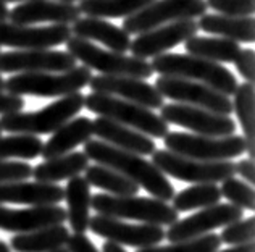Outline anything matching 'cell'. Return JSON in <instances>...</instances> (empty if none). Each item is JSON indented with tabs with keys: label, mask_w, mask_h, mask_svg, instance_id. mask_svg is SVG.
Listing matches in <instances>:
<instances>
[{
	"label": "cell",
	"mask_w": 255,
	"mask_h": 252,
	"mask_svg": "<svg viewBox=\"0 0 255 252\" xmlns=\"http://www.w3.org/2000/svg\"><path fill=\"white\" fill-rule=\"evenodd\" d=\"M5 3H11V2H28V0H2ZM57 2H68V3H75L78 0H57Z\"/></svg>",
	"instance_id": "47"
},
{
	"label": "cell",
	"mask_w": 255,
	"mask_h": 252,
	"mask_svg": "<svg viewBox=\"0 0 255 252\" xmlns=\"http://www.w3.org/2000/svg\"><path fill=\"white\" fill-rule=\"evenodd\" d=\"M66 44V52L81 62L89 70H97L105 76H129L137 79H147L153 75L150 62L137 57H128L113 50L100 49L91 41L81 37H70Z\"/></svg>",
	"instance_id": "7"
},
{
	"label": "cell",
	"mask_w": 255,
	"mask_h": 252,
	"mask_svg": "<svg viewBox=\"0 0 255 252\" xmlns=\"http://www.w3.org/2000/svg\"><path fill=\"white\" fill-rule=\"evenodd\" d=\"M254 230H255L254 217L241 218L238 222L226 225L225 230L221 231L220 240H221V243H226L228 246L251 244V243H254Z\"/></svg>",
	"instance_id": "37"
},
{
	"label": "cell",
	"mask_w": 255,
	"mask_h": 252,
	"mask_svg": "<svg viewBox=\"0 0 255 252\" xmlns=\"http://www.w3.org/2000/svg\"><path fill=\"white\" fill-rule=\"evenodd\" d=\"M0 136H2V128H0Z\"/></svg>",
	"instance_id": "51"
},
{
	"label": "cell",
	"mask_w": 255,
	"mask_h": 252,
	"mask_svg": "<svg viewBox=\"0 0 255 252\" xmlns=\"http://www.w3.org/2000/svg\"><path fill=\"white\" fill-rule=\"evenodd\" d=\"M243 209L231 204H215L210 207L200 209L197 214H192L184 220H178L170 225L165 231V240L171 243L194 240V238L204 236L210 231L226 227L233 222H238L243 218Z\"/></svg>",
	"instance_id": "15"
},
{
	"label": "cell",
	"mask_w": 255,
	"mask_h": 252,
	"mask_svg": "<svg viewBox=\"0 0 255 252\" xmlns=\"http://www.w3.org/2000/svg\"><path fill=\"white\" fill-rule=\"evenodd\" d=\"M70 238L68 227L53 225L29 233H18L10 240V249L15 252H50L53 249L65 248Z\"/></svg>",
	"instance_id": "28"
},
{
	"label": "cell",
	"mask_w": 255,
	"mask_h": 252,
	"mask_svg": "<svg viewBox=\"0 0 255 252\" xmlns=\"http://www.w3.org/2000/svg\"><path fill=\"white\" fill-rule=\"evenodd\" d=\"M155 89L163 99H171L176 104L199 107L218 115L230 117L233 114L231 99L202 83L174 76H158L155 81Z\"/></svg>",
	"instance_id": "11"
},
{
	"label": "cell",
	"mask_w": 255,
	"mask_h": 252,
	"mask_svg": "<svg viewBox=\"0 0 255 252\" xmlns=\"http://www.w3.org/2000/svg\"><path fill=\"white\" fill-rule=\"evenodd\" d=\"M8 13H10L8 6H6L5 2L0 0V21H6V19H8Z\"/></svg>",
	"instance_id": "46"
},
{
	"label": "cell",
	"mask_w": 255,
	"mask_h": 252,
	"mask_svg": "<svg viewBox=\"0 0 255 252\" xmlns=\"http://www.w3.org/2000/svg\"><path fill=\"white\" fill-rule=\"evenodd\" d=\"M81 16L76 3L57 2V0H28L11 8L8 21L15 24H73Z\"/></svg>",
	"instance_id": "19"
},
{
	"label": "cell",
	"mask_w": 255,
	"mask_h": 252,
	"mask_svg": "<svg viewBox=\"0 0 255 252\" xmlns=\"http://www.w3.org/2000/svg\"><path fill=\"white\" fill-rule=\"evenodd\" d=\"M92 92L109 94L123 99L128 102L142 105L145 109L155 110L163 105V97L155 89V86L145 83L144 79L129 78V76H92L89 81Z\"/></svg>",
	"instance_id": "18"
},
{
	"label": "cell",
	"mask_w": 255,
	"mask_h": 252,
	"mask_svg": "<svg viewBox=\"0 0 255 252\" xmlns=\"http://www.w3.org/2000/svg\"><path fill=\"white\" fill-rule=\"evenodd\" d=\"M92 132L99 137V141L137 155H152L157 150L152 137L104 117H97L96 120H92Z\"/></svg>",
	"instance_id": "21"
},
{
	"label": "cell",
	"mask_w": 255,
	"mask_h": 252,
	"mask_svg": "<svg viewBox=\"0 0 255 252\" xmlns=\"http://www.w3.org/2000/svg\"><path fill=\"white\" fill-rule=\"evenodd\" d=\"M233 101V112H236L238 120L243 129V137L246 142V154H249V158H254L255 145H254V84L243 83L238 86L234 92Z\"/></svg>",
	"instance_id": "32"
},
{
	"label": "cell",
	"mask_w": 255,
	"mask_h": 252,
	"mask_svg": "<svg viewBox=\"0 0 255 252\" xmlns=\"http://www.w3.org/2000/svg\"><path fill=\"white\" fill-rule=\"evenodd\" d=\"M89 167V158L84 152H68V154L47 158L32 168L34 181L41 183H58L63 180H70L73 176L81 175Z\"/></svg>",
	"instance_id": "27"
},
{
	"label": "cell",
	"mask_w": 255,
	"mask_h": 252,
	"mask_svg": "<svg viewBox=\"0 0 255 252\" xmlns=\"http://www.w3.org/2000/svg\"><path fill=\"white\" fill-rule=\"evenodd\" d=\"M32 175V167L28 162L0 160V184L26 181Z\"/></svg>",
	"instance_id": "39"
},
{
	"label": "cell",
	"mask_w": 255,
	"mask_h": 252,
	"mask_svg": "<svg viewBox=\"0 0 255 252\" xmlns=\"http://www.w3.org/2000/svg\"><path fill=\"white\" fill-rule=\"evenodd\" d=\"M165 149L173 154L196 158L205 162H218V160H231L246 154V142L243 136H225V137H212L189 134V132H168L163 137Z\"/></svg>",
	"instance_id": "8"
},
{
	"label": "cell",
	"mask_w": 255,
	"mask_h": 252,
	"mask_svg": "<svg viewBox=\"0 0 255 252\" xmlns=\"http://www.w3.org/2000/svg\"><path fill=\"white\" fill-rule=\"evenodd\" d=\"M102 252H128L123 246L115 243H110V241H105L104 246H102Z\"/></svg>",
	"instance_id": "45"
},
{
	"label": "cell",
	"mask_w": 255,
	"mask_h": 252,
	"mask_svg": "<svg viewBox=\"0 0 255 252\" xmlns=\"http://www.w3.org/2000/svg\"><path fill=\"white\" fill-rule=\"evenodd\" d=\"M234 171H236V175H241V178H243L246 183H249V184L255 183V170H254L252 158H244V160L234 163Z\"/></svg>",
	"instance_id": "43"
},
{
	"label": "cell",
	"mask_w": 255,
	"mask_h": 252,
	"mask_svg": "<svg viewBox=\"0 0 255 252\" xmlns=\"http://www.w3.org/2000/svg\"><path fill=\"white\" fill-rule=\"evenodd\" d=\"M221 197H225L228 204L236 205V207L243 210H254L255 209V194L254 188L249 183H246L238 178H226L225 181H221Z\"/></svg>",
	"instance_id": "36"
},
{
	"label": "cell",
	"mask_w": 255,
	"mask_h": 252,
	"mask_svg": "<svg viewBox=\"0 0 255 252\" xmlns=\"http://www.w3.org/2000/svg\"><path fill=\"white\" fill-rule=\"evenodd\" d=\"M207 8L226 16H252L254 0H205Z\"/></svg>",
	"instance_id": "38"
},
{
	"label": "cell",
	"mask_w": 255,
	"mask_h": 252,
	"mask_svg": "<svg viewBox=\"0 0 255 252\" xmlns=\"http://www.w3.org/2000/svg\"><path fill=\"white\" fill-rule=\"evenodd\" d=\"M187 54L215 63H233L241 52L238 42L225 37H202L192 36L184 42Z\"/></svg>",
	"instance_id": "29"
},
{
	"label": "cell",
	"mask_w": 255,
	"mask_h": 252,
	"mask_svg": "<svg viewBox=\"0 0 255 252\" xmlns=\"http://www.w3.org/2000/svg\"><path fill=\"white\" fill-rule=\"evenodd\" d=\"M84 94L73 92L36 112H16L2 115L0 128L11 134H49L75 118L84 109Z\"/></svg>",
	"instance_id": "3"
},
{
	"label": "cell",
	"mask_w": 255,
	"mask_h": 252,
	"mask_svg": "<svg viewBox=\"0 0 255 252\" xmlns=\"http://www.w3.org/2000/svg\"><path fill=\"white\" fill-rule=\"evenodd\" d=\"M205 0H153L142 10L125 18L123 29L128 34H142L158 26L200 18L207 13Z\"/></svg>",
	"instance_id": "10"
},
{
	"label": "cell",
	"mask_w": 255,
	"mask_h": 252,
	"mask_svg": "<svg viewBox=\"0 0 255 252\" xmlns=\"http://www.w3.org/2000/svg\"><path fill=\"white\" fill-rule=\"evenodd\" d=\"M197 28L207 34L230 39L234 42L251 44L255 39V26L252 16H226L218 13H204L199 18Z\"/></svg>",
	"instance_id": "25"
},
{
	"label": "cell",
	"mask_w": 255,
	"mask_h": 252,
	"mask_svg": "<svg viewBox=\"0 0 255 252\" xmlns=\"http://www.w3.org/2000/svg\"><path fill=\"white\" fill-rule=\"evenodd\" d=\"M71 34L86 41H97L109 47V50L118 52V54H126L131 45V34L104 18H78L73 23Z\"/></svg>",
	"instance_id": "23"
},
{
	"label": "cell",
	"mask_w": 255,
	"mask_h": 252,
	"mask_svg": "<svg viewBox=\"0 0 255 252\" xmlns=\"http://www.w3.org/2000/svg\"><path fill=\"white\" fill-rule=\"evenodd\" d=\"M65 246L68 249V252H99V249L94 246V243L87 238L86 233L70 235Z\"/></svg>",
	"instance_id": "42"
},
{
	"label": "cell",
	"mask_w": 255,
	"mask_h": 252,
	"mask_svg": "<svg viewBox=\"0 0 255 252\" xmlns=\"http://www.w3.org/2000/svg\"><path fill=\"white\" fill-rule=\"evenodd\" d=\"M152 2L153 0H79L78 8L86 16L128 18Z\"/></svg>",
	"instance_id": "31"
},
{
	"label": "cell",
	"mask_w": 255,
	"mask_h": 252,
	"mask_svg": "<svg viewBox=\"0 0 255 252\" xmlns=\"http://www.w3.org/2000/svg\"><path fill=\"white\" fill-rule=\"evenodd\" d=\"M152 163L162 171L163 175L176 178L179 181L204 184L225 181L226 178L236 175L234 162L231 160H218V162H205L196 158L183 157L173 152L162 149L152 154Z\"/></svg>",
	"instance_id": "9"
},
{
	"label": "cell",
	"mask_w": 255,
	"mask_h": 252,
	"mask_svg": "<svg viewBox=\"0 0 255 252\" xmlns=\"http://www.w3.org/2000/svg\"><path fill=\"white\" fill-rule=\"evenodd\" d=\"M50 252H68V249H66V248H58V249H53Z\"/></svg>",
	"instance_id": "50"
},
{
	"label": "cell",
	"mask_w": 255,
	"mask_h": 252,
	"mask_svg": "<svg viewBox=\"0 0 255 252\" xmlns=\"http://www.w3.org/2000/svg\"><path fill=\"white\" fill-rule=\"evenodd\" d=\"M160 117L168 125L187 128L194 134L200 136L225 137L236 132V122L231 117L218 115L186 104H163L160 107Z\"/></svg>",
	"instance_id": "12"
},
{
	"label": "cell",
	"mask_w": 255,
	"mask_h": 252,
	"mask_svg": "<svg viewBox=\"0 0 255 252\" xmlns=\"http://www.w3.org/2000/svg\"><path fill=\"white\" fill-rule=\"evenodd\" d=\"M221 246L218 235L207 233L204 236L194 238V240L171 243L168 246H150L142 248L137 252H217Z\"/></svg>",
	"instance_id": "35"
},
{
	"label": "cell",
	"mask_w": 255,
	"mask_h": 252,
	"mask_svg": "<svg viewBox=\"0 0 255 252\" xmlns=\"http://www.w3.org/2000/svg\"><path fill=\"white\" fill-rule=\"evenodd\" d=\"M152 70L162 76H174L202 83L225 96H233L238 89V78L223 66L189 54H162L152 58Z\"/></svg>",
	"instance_id": "2"
},
{
	"label": "cell",
	"mask_w": 255,
	"mask_h": 252,
	"mask_svg": "<svg viewBox=\"0 0 255 252\" xmlns=\"http://www.w3.org/2000/svg\"><path fill=\"white\" fill-rule=\"evenodd\" d=\"M84 107L97 117L122 123L149 137L163 139L170 132L168 123L160 115L153 114V110L134 102L123 101L115 96L91 92L89 96L84 97Z\"/></svg>",
	"instance_id": "5"
},
{
	"label": "cell",
	"mask_w": 255,
	"mask_h": 252,
	"mask_svg": "<svg viewBox=\"0 0 255 252\" xmlns=\"http://www.w3.org/2000/svg\"><path fill=\"white\" fill-rule=\"evenodd\" d=\"M171 207L181 214V212H189L196 209H205L215 205L221 201L220 188L213 183L204 184H192L191 188H186L179 191L178 194L173 196Z\"/></svg>",
	"instance_id": "33"
},
{
	"label": "cell",
	"mask_w": 255,
	"mask_h": 252,
	"mask_svg": "<svg viewBox=\"0 0 255 252\" xmlns=\"http://www.w3.org/2000/svg\"><path fill=\"white\" fill-rule=\"evenodd\" d=\"M91 207L100 215L120 218V220H136L145 225L170 227L178 222L179 214L168 202L155 197L140 196H110L96 194L91 197Z\"/></svg>",
	"instance_id": "4"
},
{
	"label": "cell",
	"mask_w": 255,
	"mask_h": 252,
	"mask_svg": "<svg viewBox=\"0 0 255 252\" xmlns=\"http://www.w3.org/2000/svg\"><path fill=\"white\" fill-rule=\"evenodd\" d=\"M91 78L92 70L84 65H76L75 68L62 73H18L5 79L3 89L21 97H65L86 88Z\"/></svg>",
	"instance_id": "6"
},
{
	"label": "cell",
	"mask_w": 255,
	"mask_h": 252,
	"mask_svg": "<svg viewBox=\"0 0 255 252\" xmlns=\"http://www.w3.org/2000/svg\"><path fill=\"white\" fill-rule=\"evenodd\" d=\"M63 201V188L57 183L41 181H15L0 184V205L23 204V205H57Z\"/></svg>",
	"instance_id": "22"
},
{
	"label": "cell",
	"mask_w": 255,
	"mask_h": 252,
	"mask_svg": "<svg viewBox=\"0 0 255 252\" xmlns=\"http://www.w3.org/2000/svg\"><path fill=\"white\" fill-rule=\"evenodd\" d=\"M92 120L87 117H76L70 122L60 126L58 129L52 132L50 139L42 144L41 155L45 158H53L63 154L73 152L78 145L86 144L92 139Z\"/></svg>",
	"instance_id": "24"
},
{
	"label": "cell",
	"mask_w": 255,
	"mask_h": 252,
	"mask_svg": "<svg viewBox=\"0 0 255 252\" xmlns=\"http://www.w3.org/2000/svg\"><path fill=\"white\" fill-rule=\"evenodd\" d=\"M234 65L241 76L246 79V83H254L255 73V54L252 49H241L238 57L234 58Z\"/></svg>",
	"instance_id": "40"
},
{
	"label": "cell",
	"mask_w": 255,
	"mask_h": 252,
	"mask_svg": "<svg viewBox=\"0 0 255 252\" xmlns=\"http://www.w3.org/2000/svg\"><path fill=\"white\" fill-rule=\"evenodd\" d=\"M66 210L62 205H36L28 209H8L0 205V230L8 233H29L41 228L62 225Z\"/></svg>",
	"instance_id": "20"
},
{
	"label": "cell",
	"mask_w": 255,
	"mask_h": 252,
	"mask_svg": "<svg viewBox=\"0 0 255 252\" xmlns=\"http://www.w3.org/2000/svg\"><path fill=\"white\" fill-rule=\"evenodd\" d=\"M217 252H254V243L241 244V246H230L225 251H217Z\"/></svg>",
	"instance_id": "44"
},
{
	"label": "cell",
	"mask_w": 255,
	"mask_h": 252,
	"mask_svg": "<svg viewBox=\"0 0 255 252\" xmlns=\"http://www.w3.org/2000/svg\"><path fill=\"white\" fill-rule=\"evenodd\" d=\"M89 230L104 240L120 244V246L131 248H150L158 246L165 240L163 227L145 223H128L120 218L107 217V215H94L89 218Z\"/></svg>",
	"instance_id": "13"
},
{
	"label": "cell",
	"mask_w": 255,
	"mask_h": 252,
	"mask_svg": "<svg viewBox=\"0 0 255 252\" xmlns=\"http://www.w3.org/2000/svg\"><path fill=\"white\" fill-rule=\"evenodd\" d=\"M0 252H11L8 244H6L5 241H2V240H0Z\"/></svg>",
	"instance_id": "48"
},
{
	"label": "cell",
	"mask_w": 255,
	"mask_h": 252,
	"mask_svg": "<svg viewBox=\"0 0 255 252\" xmlns=\"http://www.w3.org/2000/svg\"><path fill=\"white\" fill-rule=\"evenodd\" d=\"M197 31V21H194V19L168 23L145 31L142 34H137V37L131 41L129 50L132 52V57L147 60V58L166 54V50L176 47L178 44H183L189 37L196 36Z\"/></svg>",
	"instance_id": "17"
},
{
	"label": "cell",
	"mask_w": 255,
	"mask_h": 252,
	"mask_svg": "<svg viewBox=\"0 0 255 252\" xmlns=\"http://www.w3.org/2000/svg\"><path fill=\"white\" fill-rule=\"evenodd\" d=\"M76 66L66 50L32 49L0 52V73H62Z\"/></svg>",
	"instance_id": "16"
},
{
	"label": "cell",
	"mask_w": 255,
	"mask_h": 252,
	"mask_svg": "<svg viewBox=\"0 0 255 252\" xmlns=\"http://www.w3.org/2000/svg\"><path fill=\"white\" fill-rule=\"evenodd\" d=\"M71 26L68 24H15L11 21H0V47L16 50L52 49L65 44L71 37Z\"/></svg>",
	"instance_id": "14"
},
{
	"label": "cell",
	"mask_w": 255,
	"mask_h": 252,
	"mask_svg": "<svg viewBox=\"0 0 255 252\" xmlns=\"http://www.w3.org/2000/svg\"><path fill=\"white\" fill-rule=\"evenodd\" d=\"M91 197V184L81 175L70 178L66 188H63V199L68 205L66 220L73 233H86L89 230Z\"/></svg>",
	"instance_id": "26"
},
{
	"label": "cell",
	"mask_w": 255,
	"mask_h": 252,
	"mask_svg": "<svg viewBox=\"0 0 255 252\" xmlns=\"http://www.w3.org/2000/svg\"><path fill=\"white\" fill-rule=\"evenodd\" d=\"M84 154L89 160L122 173L139 188L145 189L152 197L168 202L176 194L166 175H163L152 162L142 158V155L117 149L99 139H89L84 144Z\"/></svg>",
	"instance_id": "1"
},
{
	"label": "cell",
	"mask_w": 255,
	"mask_h": 252,
	"mask_svg": "<svg viewBox=\"0 0 255 252\" xmlns=\"http://www.w3.org/2000/svg\"><path fill=\"white\" fill-rule=\"evenodd\" d=\"M3 86H5V79L2 78V73H0V91H3Z\"/></svg>",
	"instance_id": "49"
},
{
	"label": "cell",
	"mask_w": 255,
	"mask_h": 252,
	"mask_svg": "<svg viewBox=\"0 0 255 252\" xmlns=\"http://www.w3.org/2000/svg\"><path fill=\"white\" fill-rule=\"evenodd\" d=\"M24 99L21 96L10 94V92L0 91V115L16 114L24 109Z\"/></svg>",
	"instance_id": "41"
},
{
	"label": "cell",
	"mask_w": 255,
	"mask_h": 252,
	"mask_svg": "<svg viewBox=\"0 0 255 252\" xmlns=\"http://www.w3.org/2000/svg\"><path fill=\"white\" fill-rule=\"evenodd\" d=\"M42 141L34 134H10L0 136V160L23 158L32 160L41 155Z\"/></svg>",
	"instance_id": "34"
},
{
	"label": "cell",
	"mask_w": 255,
	"mask_h": 252,
	"mask_svg": "<svg viewBox=\"0 0 255 252\" xmlns=\"http://www.w3.org/2000/svg\"><path fill=\"white\" fill-rule=\"evenodd\" d=\"M86 181L94 188L110 192V196H136L139 186L131 180H128L118 171L112 170L104 165H89L86 170Z\"/></svg>",
	"instance_id": "30"
}]
</instances>
